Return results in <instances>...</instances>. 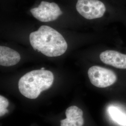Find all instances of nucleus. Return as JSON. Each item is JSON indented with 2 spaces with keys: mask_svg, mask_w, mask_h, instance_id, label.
I'll return each mask as SVG.
<instances>
[{
  "mask_svg": "<svg viewBox=\"0 0 126 126\" xmlns=\"http://www.w3.org/2000/svg\"><path fill=\"white\" fill-rule=\"evenodd\" d=\"M41 69V70H45V68L43 67Z\"/></svg>",
  "mask_w": 126,
  "mask_h": 126,
  "instance_id": "nucleus-11",
  "label": "nucleus"
},
{
  "mask_svg": "<svg viewBox=\"0 0 126 126\" xmlns=\"http://www.w3.org/2000/svg\"><path fill=\"white\" fill-rule=\"evenodd\" d=\"M90 82L99 88H106L113 85L117 79V75L111 70L99 66H93L88 71Z\"/></svg>",
  "mask_w": 126,
  "mask_h": 126,
  "instance_id": "nucleus-3",
  "label": "nucleus"
},
{
  "mask_svg": "<svg viewBox=\"0 0 126 126\" xmlns=\"http://www.w3.org/2000/svg\"><path fill=\"white\" fill-rule=\"evenodd\" d=\"M30 41L33 49L49 57H59L67 49V44L63 36L51 27L41 26L30 35Z\"/></svg>",
  "mask_w": 126,
  "mask_h": 126,
  "instance_id": "nucleus-1",
  "label": "nucleus"
},
{
  "mask_svg": "<svg viewBox=\"0 0 126 126\" xmlns=\"http://www.w3.org/2000/svg\"><path fill=\"white\" fill-rule=\"evenodd\" d=\"M20 55L16 50L6 46H0V64L3 66H11L19 63Z\"/></svg>",
  "mask_w": 126,
  "mask_h": 126,
  "instance_id": "nucleus-8",
  "label": "nucleus"
},
{
  "mask_svg": "<svg viewBox=\"0 0 126 126\" xmlns=\"http://www.w3.org/2000/svg\"><path fill=\"white\" fill-rule=\"evenodd\" d=\"M99 58L103 63L118 69H126V55L113 50L101 52Z\"/></svg>",
  "mask_w": 126,
  "mask_h": 126,
  "instance_id": "nucleus-6",
  "label": "nucleus"
},
{
  "mask_svg": "<svg viewBox=\"0 0 126 126\" xmlns=\"http://www.w3.org/2000/svg\"><path fill=\"white\" fill-rule=\"evenodd\" d=\"M77 11L88 20L102 17L107 10L105 4L100 0H78Z\"/></svg>",
  "mask_w": 126,
  "mask_h": 126,
  "instance_id": "nucleus-4",
  "label": "nucleus"
},
{
  "mask_svg": "<svg viewBox=\"0 0 126 126\" xmlns=\"http://www.w3.org/2000/svg\"><path fill=\"white\" fill-rule=\"evenodd\" d=\"M66 118L60 121L61 126H83L84 123L83 112L78 107L72 106L65 111Z\"/></svg>",
  "mask_w": 126,
  "mask_h": 126,
  "instance_id": "nucleus-7",
  "label": "nucleus"
},
{
  "mask_svg": "<svg viewBox=\"0 0 126 126\" xmlns=\"http://www.w3.org/2000/svg\"><path fill=\"white\" fill-rule=\"evenodd\" d=\"M33 16L42 22H49L57 19L63 12L58 5L54 2L42 1L38 7L31 9Z\"/></svg>",
  "mask_w": 126,
  "mask_h": 126,
  "instance_id": "nucleus-5",
  "label": "nucleus"
},
{
  "mask_svg": "<svg viewBox=\"0 0 126 126\" xmlns=\"http://www.w3.org/2000/svg\"><path fill=\"white\" fill-rule=\"evenodd\" d=\"M108 112L110 117L114 122L119 125L126 126V114L115 107L108 108Z\"/></svg>",
  "mask_w": 126,
  "mask_h": 126,
  "instance_id": "nucleus-9",
  "label": "nucleus"
},
{
  "mask_svg": "<svg viewBox=\"0 0 126 126\" xmlns=\"http://www.w3.org/2000/svg\"><path fill=\"white\" fill-rule=\"evenodd\" d=\"M54 79V75L50 71L33 70L21 78L18 82V88L24 97L36 99L42 92L50 88Z\"/></svg>",
  "mask_w": 126,
  "mask_h": 126,
  "instance_id": "nucleus-2",
  "label": "nucleus"
},
{
  "mask_svg": "<svg viewBox=\"0 0 126 126\" xmlns=\"http://www.w3.org/2000/svg\"><path fill=\"white\" fill-rule=\"evenodd\" d=\"M9 105V101L4 96H0V116L2 117L8 112L7 108Z\"/></svg>",
  "mask_w": 126,
  "mask_h": 126,
  "instance_id": "nucleus-10",
  "label": "nucleus"
}]
</instances>
